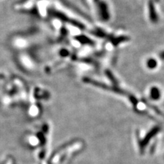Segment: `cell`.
Here are the masks:
<instances>
[{"mask_svg": "<svg viewBox=\"0 0 164 164\" xmlns=\"http://www.w3.org/2000/svg\"><path fill=\"white\" fill-rule=\"evenodd\" d=\"M160 57H161V58H162V59H163V60H164V51H163V52L161 53V55H160Z\"/></svg>", "mask_w": 164, "mask_h": 164, "instance_id": "cell-5", "label": "cell"}, {"mask_svg": "<svg viewBox=\"0 0 164 164\" xmlns=\"http://www.w3.org/2000/svg\"><path fill=\"white\" fill-rule=\"evenodd\" d=\"M153 4L152 2H150L149 3V10H150V16H151V20L153 21H157V14H156V12H155V10L154 8V6H153Z\"/></svg>", "mask_w": 164, "mask_h": 164, "instance_id": "cell-2", "label": "cell"}, {"mask_svg": "<svg viewBox=\"0 0 164 164\" xmlns=\"http://www.w3.org/2000/svg\"><path fill=\"white\" fill-rule=\"evenodd\" d=\"M151 97L153 100H157L160 97V91L157 87H153L151 90Z\"/></svg>", "mask_w": 164, "mask_h": 164, "instance_id": "cell-3", "label": "cell"}, {"mask_svg": "<svg viewBox=\"0 0 164 164\" xmlns=\"http://www.w3.org/2000/svg\"><path fill=\"white\" fill-rule=\"evenodd\" d=\"M157 61L155 59H153V58H151V59H149L148 61H147V66H148L149 68H151V69L155 68L157 66Z\"/></svg>", "mask_w": 164, "mask_h": 164, "instance_id": "cell-4", "label": "cell"}, {"mask_svg": "<svg viewBox=\"0 0 164 164\" xmlns=\"http://www.w3.org/2000/svg\"><path fill=\"white\" fill-rule=\"evenodd\" d=\"M159 130V129L158 127H155L154 129H153L151 130V131L146 135V138H145L144 140H143V142H142V145H141V148H144V147L146 146L148 141L151 140V138H152L153 136H154L156 134L157 132H158Z\"/></svg>", "mask_w": 164, "mask_h": 164, "instance_id": "cell-1", "label": "cell"}]
</instances>
